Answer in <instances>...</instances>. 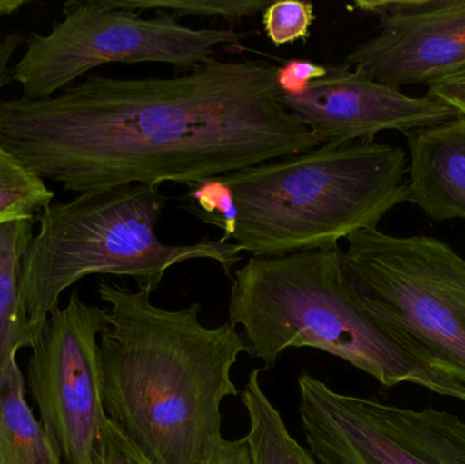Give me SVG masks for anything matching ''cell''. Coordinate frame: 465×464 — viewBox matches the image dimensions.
<instances>
[{"label":"cell","instance_id":"cell-1","mask_svg":"<svg viewBox=\"0 0 465 464\" xmlns=\"http://www.w3.org/2000/svg\"><path fill=\"white\" fill-rule=\"evenodd\" d=\"M279 65L212 59L172 78L92 75L0 100V143L44 182L86 193L217 179L319 146L282 105Z\"/></svg>","mask_w":465,"mask_h":464},{"label":"cell","instance_id":"cell-2","mask_svg":"<svg viewBox=\"0 0 465 464\" xmlns=\"http://www.w3.org/2000/svg\"><path fill=\"white\" fill-rule=\"evenodd\" d=\"M98 296L108 305L98 340L106 416L152 464H210L248 343L229 321L204 326L198 302L165 310L149 291L105 280Z\"/></svg>","mask_w":465,"mask_h":464},{"label":"cell","instance_id":"cell-3","mask_svg":"<svg viewBox=\"0 0 465 464\" xmlns=\"http://www.w3.org/2000/svg\"><path fill=\"white\" fill-rule=\"evenodd\" d=\"M407 168L401 147L349 142L221 176L237 207L231 240L253 258L338 250L409 202Z\"/></svg>","mask_w":465,"mask_h":464},{"label":"cell","instance_id":"cell-4","mask_svg":"<svg viewBox=\"0 0 465 464\" xmlns=\"http://www.w3.org/2000/svg\"><path fill=\"white\" fill-rule=\"evenodd\" d=\"M341 250L248 259L232 272L229 321L249 356L272 368L287 349L311 348L349 362L385 387L415 384L465 403V390L404 353L350 299Z\"/></svg>","mask_w":465,"mask_h":464},{"label":"cell","instance_id":"cell-5","mask_svg":"<svg viewBox=\"0 0 465 464\" xmlns=\"http://www.w3.org/2000/svg\"><path fill=\"white\" fill-rule=\"evenodd\" d=\"M165 203L160 187L127 185L79 193L38 217L21 275L22 305L35 337L62 294L90 275L130 277L139 291L153 293L177 264L212 261L232 280L241 248L207 237L166 244L158 236Z\"/></svg>","mask_w":465,"mask_h":464},{"label":"cell","instance_id":"cell-6","mask_svg":"<svg viewBox=\"0 0 465 464\" xmlns=\"http://www.w3.org/2000/svg\"><path fill=\"white\" fill-rule=\"evenodd\" d=\"M344 289L429 372L465 390V259L436 237L379 229L347 237Z\"/></svg>","mask_w":465,"mask_h":464},{"label":"cell","instance_id":"cell-7","mask_svg":"<svg viewBox=\"0 0 465 464\" xmlns=\"http://www.w3.org/2000/svg\"><path fill=\"white\" fill-rule=\"evenodd\" d=\"M241 40L242 35L232 27L196 29L173 14L143 18L111 7L106 0H70L51 32L27 35L11 75L21 84V97L41 100L114 63H163L190 73L214 59L218 46H240Z\"/></svg>","mask_w":465,"mask_h":464},{"label":"cell","instance_id":"cell-8","mask_svg":"<svg viewBox=\"0 0 465 464\" xmlns=\"http://www.w3.org/2000/svg\"><path fill=\"white\" fill-rule=\"evenodd\" d=\"M298 413L317 464H465V421L341 394L303 373Z\"/></svg>","mask_w":465,"mask_h":464},{"label":"cell","instance_id":"cell-9","mask_svg":"<svg viewBox=\"0 0 465 464\" xmlns=\"http://www.w3.org/2000/svg\"><path fill=\"white\" fill-rule=\"evenodd\" d=\"M106 310L78 293L57 307L33 341L27 365L38 417L67 464H97L108 416L104 408L98 340Z\"/></svg>","mask_w":465,"mask_h":464},{"label":"cell","instance_id":"cell-10","mask_svg":"<svg viewBox=\"0 0 465 464\" xmlns=\"http://www.w3.org/2000/svg\"><path fill=\"white\" fill-rule=\"evenodd\" d=\"M381 29L355 46L344 64L379 84L426 86L465 65V0L355 2Z\"/></svg>","mask_w":465,"mask_h":464},{"label":"cell","instance_id":"cell-11","mask_svg":"<svg viewBox=\"0 0 465 464\" xmlns=\"http://www.w3.org/2000/svg\"><path fill=\"white\" fill-rule=\"evenodd\" d=\"M283 108L300 120L317 144L374 142L384 131L409 133L458 116L429 97H410L347 67L328 64L322 78L295 93H282Z\"/></svg>","mask_w":465,"mask_h":464},{"label":"cell","instance_id":"cell-12","mask_svg":"<svg viewBox=\"0 0 465 464\" xmlns=\"http://www.w3.org/2000/svg\"><path fill=\"white\" fill-rule=\"evenodd\" d=\"M409 202L436 222L465 220V117L409 133Z\"/></svg>","mask_w":465,"mask_h":464},{"label":"cell","instance_id":"cell-13","mask_svg":"<svg viewBox=\"0 0 465 464\" xmlns=\"http://www.w3.org/2000/svg\"><path fill=\"white\" fill-rule=\"evenodd\" d=\"M26 400L18 360L0 370V464H62Z\"/></svg>","mask_w":465,"mask_h":464},{"label":"cell","instance_id":"cell-14","mask_svg":"<svg viewBox=\"0 0 465 464\" xmlns=\"http://www.w3.org/2000/svg\"><path fill=\"white\" fill-rule=\"evenodd\" d=\"M35 220L0 223V370L35 340L22 305V262L35 236Z\"/></svg>","mask_w":465,"mask_h":464},{"label":"cell","instance_id":"cell-15","mask_svg":"<svg viewBox=\"0 0 465 464\" xmlns=\"http://www.w3.org/2000/svg\"><path fill=\"white\" fill-rule=\"evenodd\" d=\"M262 370L249 373L242 392V405L248 416L245 440L252 464H317L287 429L278 409L271 402L260 383Z\"/></svg>","mask_w":465,"mask_h":464},{"label":"cell","instance_id":"cell-16","mask_svg":"<svg viewBox=\"0 0 465 464\" xmlns=\"http://www.w3.org/2000/svg\"><path fill=\"white\" fill-rule=\"evenodd\" d=\"M54 203V193L0 143V223L38 220Z\"/></svg>","mask_w":465,"mask_h":464},{"label":"cell","instance_id":"cell-17","mask_svg":"<svg viewBox=\"0 0 465 464\" xmlns=\"http://www.w3.org/2000/svg\"><path fill=\"white\" fill-rule=\"evenodd\" d=\"M111 7L119 10L158 11L180 16H202V18H223L232 24L257 15L267 8L271 2L259 0H106Z\"/></svg>","mask_w":465,"mask_h":464},{"label":"cell","instance_id":"cell-18","mask_svg":"<svg viewBox=\"0 0 465 464\" xmlns=\"http://www.w3.org/2000/svg\"><path fill=\"white\" fill-rule=\"evenodd\" d=\"M184 209L210 225L223 229L221 242H229L237 225V207L231 190L217 179L191 185L184 195Z\"/></svg>","mask_w":465,"mask_h":464},{"label":"cell","instance_id":"cell-19","mask_svg":"<svg viewBox=\"0 0 465 464\" xmlns=\"http://www.w3.org/2000/svg\"><path fill=\"white\" fill-rule=\"evenodd\" d=\"M262 15L265 35L275 46L308 40L316 19L313 3L300 0L271 2Z\"/></svg>","mask_w":465,"mask_h":464},{"label":"cell","instance_id":"cell-20","mask_svg":"<svg viewBox=\"0 0 465 464\" xmlns=\"http://www.w3.org/2000/svg\"><path fill=\"white\" fill-rule=\"evenodd\" d=\"M97 464H152L127 438L122 430L106 420L104 429L103 444H101L100 458Z\"/></svg>","mask_w":465,"mask_h":464},{"label":"cell","instance_id":"cell-21","mask_svg":"<svg viewBox=\"0 0 465 464\" xmlns=\"http://www.w3.org/2000/svg\"><path fill=\"white\" fill-rule=\"evenodd\" d=\"M325 73L327 65L308 60H289L283 65H279V86L282 93H295L309 82L322 78Z\"/></svg>","mask_w":465,"mask_h":464},{"label":"cell","instance_id":"cell-22","mask_svg":"<svg viewBox=\"0 0 465 464\" xmlns=\"http://www.w3.org/2000/svg\"><path fill=\"white\" fill-rule=\"evenodd\" d=\"M426 97L440 101L465 117V65L445 78L429 84Z\"/></svg>","mask_w":465,"mask_h":464},{"label":"cell","instance_id":"cell-23","mask_svg":"<svg viewBox=\"0 0 465 464\" xmlns=\"http://www.w3.org/2000/svg\"><path fill=\"white\" fill-rule=\"evenodd\" d=\"M210 464H252L251 451L245 438L221 441Z\"/></svg>","mask_w":465,"mask_h":464},{"label":"cell","instance_id":"cell-24","mask_svg":"<svg viewBox=\"0 0 465 464\" xmlns=\"http://www.w3.org/2000/svg\"><path fill=\"white\" fill-rule=\"evenodd\" d=\"M25 43V38L22 37L21 33H11L5 35V40L0 43V93L5 89V84L13 82V75H11L10 60L13 59L18 46Z\"/></svg>","mask_w":465,"mask_h":464},{"label":"cell","instance_id":"cell-25","mask_svg":"<svg viewBox=\"0 0 465 464\" xmlns=\"http://www.w3.org/2000/svg\"><path fill=\"white\" fill-rule=\"evenodd\" d=\"M27 2L25 0H0V18L21 10Z\"/></svg>","mask_w":465,"mask_h":464}]
</instances>
